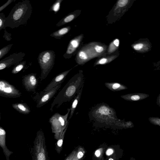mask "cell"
<instances>
[{"label": "cell", "instance_id": "obj_1", "mask_svg": "<svg viewBox=\"0 0 160 160\" xmlns=\"http://www.w3.org/2000/svg\"><path fill=\"white\" fill-rule=\"evenodd\" d=\"M83 75L82 72L73 76L65 84L58 93L52 103L50 110L52 112L54 106L57 104L58 108L63 103L70 102L77 94L84 85Z\"/></svg>", "mask_w": 160, "mask_h": 160}, {"label": "cell", "instance_id": "obj_2", "mask_svg": "<svg viewBox=\"0 0 160 160\" xmlns=\"http://www.w3.org/2000/svg\"><path fill=\"white\" fill-rule=\"evenodd\" d=\"M31 7L29 1L23 0L16 3L6 17L5 28L12 29L25 24L30 17Z\"/></svg>", "mask_w": 160, "mask_h": 160}, {"label": "cell", "instance_id": "obj_3", "mask_svg": "<svg viewBox=\"0 0 160 160\" xmlns=\"http://www.w3.org/2000/svg\"><path fill=\"white\" fill-rule=\"evenodd\" d=\"M70 108L67 109V112L64 115H62L57 112L49 118V122L51 125L52 132L54 133L55 138L58 139L63 131L69 124V120H68Z\"/></svg>", "mask_w": 160, "mask_h": 160}, {"label": "cell", "instance_id": "obj_4", "mask_svg": "<svg viewBox=\"0 0 160 160\" xmlns=\"http://www.w3.org/2000/svg\"><path fill=\"white\" fill-rule=\"evenodd\" d=\"M35 151V160H48L44 134L41 130L37 132Z\"/></svg>", "mask_w": 160, "mask_h": 160}, {"label": "cell", "instance_id": "obj_5", "mask_svg": "<svg viewBox=\"0 0 160 160\" xmlns=\"http://www.w3.org/2000/svg\"><path fill=\"white\" fill-rule=\"evenodd\" d=\"M25 54L22 52L14 53L9 56L0 61V70L3 69L11 66L16 64L21 61L23 59Z\"/></svg>", "mask_w": 160, "mask_h": 160}, {"label": "cell", "instance_id": "obj_6", "mask_svg": "<svg viewBox=\"0 0 160 160\" xmlns=\"http://www.w3.org/2000/svg\"><path fill=\"white\" fill-rule=\"evenodd\" d=\"M61 86L58 84L51 90L46 91H42L38 96L36 107L40 108L47 103L54 96Z\"/></svg>", "mask_w": 160, "mask_h": 160}, {"label": "cell", "instance_id": "obj_7", "mask_svg": "<svg viewBox=\"0 0 160 160\" xmlns=\"http://www.w3.org/2000/svg\"><path fill=\"white\" fill-rule=\"evenodd\" d=\"M72 69L63 72L56 76L42 91L46 92L49 91L57 85L62 84Z\"/></svg>", "mask_w": 160, "mask_h": 160}, {"label": "cell", "instance_id": "obj_8", "mask_svg": "<svg viewBox=\"0 0 160 160\" xmlns=\"http://www.w3.org/2000/svg\"><path fill=\"white\" fill-rule=\"evenodd\" d=\"M0 93L8 96H15L18 94V91L6 82L0 81Z\"/></svg>", "mask_w": 160, "mask_h": 160}, {"label": "cell", "instance_id": "obj_9", "mask_svg": "<svg viewBox=\"0 0 160 160\" xmlns=\"http://www.w3.org/2000/svg\"><path fill=\"white\" fill-rule=\"evenodd\" d=\"M25 84L28 90L33 91L38 85L36 74L32 73L26 76L25 79Z\"/></svg>", "mask_w": 160, "mask_h": 160}, {"label": "cell", "instance_id": "obj_10", "mask_svg": "<svg viewBox=\"0 0 160 160\" xmlns=\"http://www.w3.org/2000/svg\"><path fill=\"white\" fill-rule=\"evenodd\" d=\"M83 85H84L82 86L74 98L73 101L72 103L71 108H70V111L69 113V120L70 119L72 118L78 104L80 101L82 95Z\"/></svg>", "mask_w": 160, "mask_h": 160}, {"label": "cell", "instance_id": "obj_11", "mask_svg": "<svg viewBox=\"0 0 160 160\" xmlns=\"http://www.w3.org/2000/svg\"><path fill=\"white\" fill-rule=\"evenodd\" d=\"M79 40L78 39H75L72 40L69 45L67 51V53L70 54L72 53L78 46Z\"/></svg>", "mask_w": 160, "mask_h": 160}, {"label": "cell", "instance_id": "obj_12", "mask_svg": "<svg viewBox=\"0 0 160 160\" xmlns=\"http://www.w3.org/2000/svg\"><path fill=\"white\" fill-rule=\"evenodd\" d=\"M67 126L63 131L62 134L58 139L56 145V150L57 152L59 154L62 149V146L65 134L68 127Z\"/></svg>", "mask_w": 160, "mask_h": 160}, {"label": "cell", "instance_id": "obj_13", "mask_svg": "<svg viewBox=\"0 0 160 160\" xmlns=\"http://www.w3.org/2000/svg\"><path fill=\"white\" fill-rule=\"evenodd\" d=\"M25 63V61H21L16 64L12 71V73H16L20 71L23 68Z\"/></svg>", "mask_w": 160, "mask_h": 160}, {"label": "cell", "instance_id": "obj_14", "mask_svg": "<svg viewBox=\"0 0 160 160\" xmlns=\"http://www.w3.org/2000/svg\"><path fill=\"white\" fill-rule=\"evenodd\" d=\"M76 150L75 156L78 160H81L83 157L85 151L83 148L79 146Z\"/></svg>", "mask_w": 160, "mask_h": 160}, {"label": "cell", "instance_id": "obj_15", "mask_svg": "<svg viewBox=\"0 0 160 160\" xmlns=\"http://www.w3.org/2000/svg\"><path fill=\"white\" fill-rule=\"evenodd\" d=\"M16 108H18V110L24 114H28L30 112L29 108L27 106L22 104H17L16 106Z\"/></svg>", "mask_w": 160, "mask_h": 160}, {"label": "cell", "instance_id": "obj_16", "mask_svg": "<svg viewBox=\"0 0 160 160\" xmlns=\"http://www.w3.org/2000/svg\"><path fill=\"white\" fill-rule=\"evenodd\" d=\"M13 45V44H9L0 49V59L8 53Z\"/></svg>", "mask_w": 160, "mask_h": 160}, {"label": "cell", "instance_id": "obj_17", "mask_svg": "<svg viewBox=\"0 0 160 160\" xmlns=\"http://www.w3.org/2000/svg\"><path fill=\"white\" fill-rule=\"evenodd\" d=\"M6 18V17L3 12L0 13V31L2 29H5L4 23Z\"/></svg>", "mask_w": 160, "mask_h": 160}, {"label": "cell", "instance_id": "obj_18", "mask_svg": "<svg viewBox=\"0 0 160 160\" xmlns=\"http://www.w3.org/2000/svg\"><path fill=\"white\" fill-rule=\"evenodd\" d=\"M109 109L106 106H102L99 108L98 112L101 114L107 115L109 113Z\"/></svg>", "mask_w": 160, "mask_h": 160}, {"label": "cell", "instance_id": "obj_19", "mask_svg": "<svg viewBox=\"0 0 160 160\" xmlns=\"http://www.w3.org/2000/svg\"><path fill=\"white\" fill-rule=\"evenodd\" d=\"M80 59L82 61H85L87 59L88 57L86 53L83 51H80L78 54Z\"/></svg>", "mask_w": 160, "mask_h": 160}, {"label": "cell", "instance_id": "obj_20", "mask_svg": "<svg viewBox=\"0 0 160 160\" xmlns=\"http://www.w3.org/2000/svg\"><path fill=\"white\" fill-rule=\"evenodd\" d=\"M16 0H8L5 3L0 7V12L6 8L10 4Z\"/></svg>", "mask_w": 160, "mask_h": 160}, {"label": "cell", "instance_id": "obj_21", "mask_svg": "<svg viewBox=\"0 0 160 160\" xmlns=\"http://www.w3.org/2000/svg\"><path fill=\"white\" fill-rule=\"evenodd\" d=\"M128 1V0H120L118 1V4L119 7H122L127 5Z\"/></svg>", "mask_w": 160, "mask_h": 160}, {"label": "cell", "instance_id": "obj_22", "mask_svg": "<svg viewBox=\"0 0 160 160\" xmlns=\"http://www.w3.org/2000/svg\"><path fill=\"white\" fill-rule=\"evenodd\" d=\"M68 28H64L59 30L58 32V34L60 35H63L66 33L68 32Z\"/></svg>", "mask_w": 160, "mask_h": 160}, {"label": "cell", "instance_id": "obj_23", "mask_svg": "<svg viewBox=\"0 0 160 160\" xmlns=\"http://www.w3.org/2000/svg\"><path fill=\"white\" fill-rule=\"evenodd\" d=\"M74 16L73 15H70L66 17L64 19L65 22H71L74 18Z\"/></svg>", "mask_w": 160, "mask_h": 160}, {"label": "cell", "instance_id": "obj_24", "mask_svg": "<svg viewBox=\"0 0 160 160\" xmlns=\"http://www.w3.org/2000/svg\"><path fill=\"white\" fill-rule=\"evenodd\" d=\"M4 35L3 37L5 38V39L8 41L11 40L12 39L11 37V34L8 33L5 30L4 31Z\"/></svg>", "mask_w": 160, "mask_h": 160}, {"label": "cell", "instance_id": "obj_25", "mask_svg": "<svg viewBox=\"0 0 160 160\" xmlns=\"http://www.w3.org/2000/svg\"><path fill=\"white\" fill-rule=\"evenodd\" d=\"M76 150H73L67 157L65 160H71L74 157L76 153Z\"/></svg>", "mask_w": 160, "mask_h": 160}, {"label": "cell", "instance_id": "obj_26", "mask_svg": "<svg viewBox=\"0 0 160 160\" xmlns=\"http://www.w3.org/2000/svg\"><path fill=\"white\" fill-rule=\"evenodd\" d=\"M143 45L142 43H139L135 45L133 48L136 50H139L141 49L143 47Z\"/></svg>", "mask_w": 160, "mask_h": 160}, {"label": "cell", "instance_id": "obj_27", "mask_svg": "<svg viewBox=\"0 0 160 160\" xmlns=\"http://www.w3.org/2000/svg\"><path fill=\"white\" fill-rule=\"evenodd\" d=\"M60 6V3L59 2L56 3L53 6V10L55 12L58 11L59 9Z\"/></svg>", "mask_w": 160, "mask_h": 160}, {"label": "cell", "instance_id": "obj_28", "mask_svg": "<svg viewBox=\"0 0 160 160\" xmlns=\"http://www.w3.org/2000/svg\"><path fill=\"white\" fill-rule=\"evenodd\" d=\"M95 49L96 51L98 53L102 52L103 50V48L102 47L98 45H96L95 47Z\"/></svg>", "mask_w": 160, "mask_h": 160}, {"label": "cell", "instance_id": "obj_29", "mask_svg": "<svg viewBox=\"0 0 160 160\" xmlns=\"http://www.w3.org/2000/svg\"><path fill=\"white\" fill-rule=\"evenodd\" d=\"M131 99L133 101H137L138 100L140 99V97L137 95H134L131 96Z\"/></svg>", "mask_w": 160, "mask_h": 160}, {"label": "cell", "instance_id": "obj_30", "mask_svg": "<svg viewBox=\"0 0 160 160\" xmlns=\"http://www.w3.org/2000/svg\"><path fill=\"white\" fill-rule=\"evenodd\" d=\"M101 149L96 150L95 152V155L97 157H99L101 155Z\"/></svg>", "mask_w": 160, "mask_h": 160}, {"label": "cell", "instance_id": "obj_31", "mask_svg": "<svg viewBox=\"0 0 160 160\" xmlns=\"http://www.w3.org/2000/svg\"><path fill=\"white\" fill-rule=\"evenodd\" d=\"M120 86V84L118 83H115L112 86V88L114 89H117L119 88Z\"/></svg>", "mask_w": 160, "mask_h": 160}, {"label": "cell", "instance_id": "obj_32", "mask_svg": "<svg viewBox=\"0 0 160 160\" xmlns=\"http://www.w3.org/2000/svg\"><path fill=\"white\" fill-rule=\"evenodd\" d=\"M107 59L105 58H103L100 60L99 63L100 64H104L107 61Z\"/></svg>", "mask_w": 160, "mask_h": 160}, {"label": "cell", "instance_id": "obj_33", "mask_svg": "<svg viewBox=\"0 0 160 160\" xmlns=\"http://www.w3.org/2000/svg\"><path fill=\"white\" fill-rule=\"evenodd\" d=\"M113 43L116 47H118L119 44V40L118 39H116L114 41Z\"/></svg>", "mask_w": 160, "mask_h": 160}, {"label": "cell", "instance_id": "obj_34", "mask_svg": "<svg viewBox=\"0 0 160 160\" xmlns=\"http://www.w3.org/2000/svg\"><path fill=\"white\" fill-rule=\"evenodd\" d=\"M113 152L112 150L111 149H108L106 151V154L108 155H110L112 154Z\"/></svg>", "mask_w": 160, "mask_h": 160}, {"label": "cell", "instance_id": "obj_35", "mask_svg": "<svg viewBox=\"0 0 160 160\" xmlns=\"http://www.w3.org/2000/svg\"><path fill=\"white\" fill-rule=\"evenodd\" d=\"M5 134V131L0 128V135H4Z\"/></svg>", "mask_w": 160, "mask_h": 160}, {"label": "cell", "instance_id": "obj_36", "mask_svg": "<svg viewBox=\"0 0 160 160\" xmlns=\"http://www.w3.org/2000/svg\"><path fill=\"white\" fill-rule=\"evenodd\" d=\"M71 160H78V159H77V158L76 157L75 154L74 156L71 159Z\"/></svg>", "mask_w": 160, "mask_h": 160}, {"label": "cell", "instance_id": "obj_37", "mask_svg": "<svg viewBox=\"0 0 160 160\" xmlns=\"http://www.w3.org/2000/svg\"><path fill=\"white\" fill-rule=\"evenodd\" d=\"M109 160H114L112 158H110L109 159Z\"/></svg>", "mask_w": 160, "mask_h": 160}]
</instances>
